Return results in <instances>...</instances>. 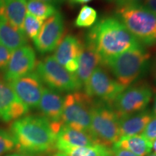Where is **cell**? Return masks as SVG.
Returning a JSON list of instances; mask_svg holds the SVG:
<instances>
[{
  "label": "cell",
  "instance_id": "ab89813d",
  "mask_svg": "<svg viewBox=\"0 0 156 156\" xmlns=\"http://www.w3.org/2000/svg\"><path fill=\"white\" fill-rule=\"evenodd\" d=\"M113 156H114V155H113Z\"/></svg>",
  "mask_w": 156,
  "mask_h": 156
},
{
  "label": "cell",
  "instance_id": "9a60e30c",
  "mask_svg": "<svg viewBox=\"0 0 156 156\" xmlns=\"http://www.w3.org/2000/svg\"><path fill=\"white\" fill-rule=\"evenodd\" d=\"M95 145L88 132L79 131L63 125L56 136L55 148L57 152H63L73 147H85Z\"/></svg>",
  "mask_w": 156,
  "mask_h": 156
},
{
  "label": "cell",
  "instance_id": "9c48e42d",
  "mask_svg": "<svg viewBox=\"0 0 156 156\" xmlns=\"http://www.w3.org/2000/svg\"><path fill=\"white\" fill-rule=\"evenodd\" d=\"M84 92L92 98L113 104L117 96L125 90L101 67L95 69L84 86Z\"/></svg>",
  "mask_w": 156,
  "mask_h": 156
},
{
  "label": "cell",
  "instance_id": "ffe728a7",
  "mask_svg": "<svg viewBox=\"0 0 156 156\" xmlns=\"http://www.w3.org/2000/svg\"><path fill=\"white\" fill-rule=\"evenodd\" d=\"M0 43L12 51L28 44L23 31L19 30L0 17Z\"/></svg>",
  "mask_w": 156,
  "mask_h": 156
},
{
  "label": "cell",
  "instance_id": "2e32d148",
  "mask_svg": "<svg viewBox=\"0 0 156 156\" xmlns=\"http://www.w3.org/2000/svg\"><path fill=\"white\" fill-rule=\"evenodd\" d=\"M64 98L57 91L44 87L38 107L49 123H62Z\"/></svg>",
  "mask_w": 156,
  "mask_h": 156
},
{
  "label": "cell",
  "instance_id": "d590c367",
  "mask_svg": "<svg viewBox=\"0 0 156 156\" xmlns=\"http://www.w3.org/2000/svg\"><path fill=\"white\" fill-rule=\"evenodd\" d=\"M8 156H30V155H20V154H12V155H9ZM39 156H44V155H39Z\"/></svg>",
  "mask_w": 156,
  "mask_h": 156
},
{
  "label": "cell",
  "instance_id": "30bf717a",
  "mask_svg": "<svg viewBox=\"0 0 156 156\" xmlns=\"http://www.w3.org/2000/svg\"><path fill=\"white\" fill-rule=\"evenodd\" d=\"M64 20L63 15L57 11L46 20L40 32L34 41L35 47L40 54L53 51L63 38Z\"/></svg>",
  "mask_w": 156,
  "mask_h": 156
},
{
  "label": "cell",
  "instance_id": "6da1fadb",
  "mask_svg": "<svg viewBox=\"0 0 156 156\" xmlns=\"http://www.w3.org/2000/svg\"><path fill=\"white\" fill-rule=\"evenodd\" d=\"M85 43L100 56L102 65L109 58L141 44L116 17H103L95 23L87 31Z\"/></svg>",
  "mask_w": 156,
  "mask_h": 156
},
{
  "label": "cell",
  "instance_id": "8992f818",
  "mask_svg": "<svg viewBox=\"0 0 156 156\" xmlns=\"http://www.w3.org/2000/svg\"><path fill=\"white\" fill-rule=\"evenodd\" d=\"M94 99L80 90L64 98L62 122L79 131L88 132L91 123V109Z\"/></svg>",
  "mask_w": 156,
  "mask_h": 156
},
{
  "label": "cell",
  "instance_id": "4316f807",
  "mask_svg": "<svg viewBox=\"0 0 156 156\" xmlns=\"http://www.w3.org/2000/svg\"><path fill=\"white\" fill-rule=\"evenodd\" d=\"M12 51L0 43V70H4L7 67Z\"/></svg>",
  "mask_w": 156,
  "mask_h": 156
},
{
  "label": "cell",
  "instance_id": "8d00e7d4",
  "mask_svg": "<svg viewBox=\"0 0 156 156\" xmlns=\"http://www.w3.org/2000/svg\"><path fill=\"white\" fill-rule=\"evenodd\" d=\"M154 74H155V77L156 80V58H155V66H154Z\"/></svg>",
  "mask_w": 156,
  "mask_h": 156
},
{
  "label": "cell",
  "instance_id": "44dd1931",
  "mask_svg": "<svg viewBox=\"0 0 156 156\" xmlns=\"http://www.w3.org/2000/svg\"><path fill=\"white\" fill-rule=\"evenodd\" d=\"M113 147L127 150L139 156H146L153 149V144L143 135L123 136Z\"/></svg>",
  "mask_w": 156,
  "mask_h": 156
},
{
  "label": "cell",
  "instance_id": "1f68e13d",
  "mask_svg": "<svg viewBox=\"0 0 156 156\" xmlns=\"http://www.w3.org/2000/svg\"><path fill=\"white\" fill-rule=\"evenodd\" d=\"M92 0H69V3L72 5H81V4H85L89 2Z\"/></svg>",
  "mask_w": 156,
  "mask_h": 156
},
{
  "label": "cell",
  "instance_id": "f546056e",
  "mask_svg": "<svg viewBox=\"0 0 156 156\" xmlns=\"http://www.w3.org/2000/svg\"><path fill=\"white\" fill-rule=\"evenodd\" d=\"M112 151L114 156H139L132 153L131 151L117 147H113Z\"/></svg>",
  "mask_w": 156,
  "mask_h": 156
},
{
  "label": "cell",
  "instance_id": "484cf974",
  "mask_svg": "<svg viewBox=\"0 0 156 156\" xmlns=\"http://www.w3.org/2000/svg\"><path fill=\"white\" fill-rule=\"evenodd\" d=\"M15 140L11 132L0 129V155L15 148Z\"/></svg>",
  "mask_w": 156,
  "mask_h": 156
},
{
  "label": "cell",
  "instance_id": "ac0fdd59",
  "mask_svg": "<svg viewBox=\"0 0 156 156\" xmlns=\"http://www.w3.org/2000/svg\"><path fill=\"white\" fill-rule=\"evenodd\" d=\"M27 0H0V17L17 30L23 31Z\"/></svg>",
  "mask_w": 156,
  "mask_h": 156
},
{
  "label": "cell",
  "instance_id": "5bb4252c",
  "mask_svg": "<svg viewBox=\"0 0 156 156\" xmlns=\"http://www.w3.org/2000/svg\"><path fill=\"white\" fill-rule=\"evenodd\" d=\"M83 47V43L73 35L62 38L56 48L54 57L68 72L75 74L79 66V57Z\"/></svg>",
  "mask_w": 156,
  "mask_h": 156
},
{
  "label": "cell",
  "instance_id": "f1b7e54d",
  "mask_svg": "<svg viewBox=\"0 0 156 156\" xmlns=\"http://www.w3.org/2000/svg\"><path fill=\"white\" fill-rule=\"evenodd\" d=\"M145 0H116L117 7H125V6L143 5Z\"/></svg>",
  "mask_w": 156,
  "mask_h": 156
},
{
  "label": "cell",
  "instance_id": "603a6c76",
  "mask_svg": "<svg viewBox=\"0 0 156 156\" xmlns=\"http://www.w3.org/2000/svg\"><path fill=\"white\" fill-rule=\"evenodd\" d=\"M63 153L67 156H113L112 148L101 145L69 147Z\"/></svg>",
  "mask_w": 156,
  "mask_h": 156
},
{
  "label": "cell",
  "instance_id": "e0dca14e",
  "mask_svg": "<svg viewBox=\"0 0 156 156\" xmlns=\"http://www.w3.org/2000/svg\"><path fill=\"white\" fill-rule=\"evenodd\" d=\"M101 65H102V60L100 56L92 46L84 43L79 57V66L75 74L81 88L85 86L93 72Z\"/></svg>",
  "mask_w": 156,
  "mask_h": 156
},
{
  "label": "cell",
  "instance_id": "277c9868",
  "mask_svg": "<svg viewBox=\"0 0 156 156\" xmlns=\"http://www.w3.org/2000/svg\"><path fill=\"white\" fill-rule=\"evenodd\" d=\"M89 134L95 145L110 147L119 141L122 136L119 117L112 105L95 100L91 109V123Z\"/></svg>",
  "mask_w": 156,
  "mask_h": 156
},
{
  "label": "cell",
  "instance_id": "74e56055",
  "mask_svg": "<svg viewBox=\"0 0 156 156\" xmlns=\"http://www.w3.org/2000/svg\"><path fill=\"white\" fill-rule=\"evenodd\" d=\"M146 156H156V153H149L148 155Z\"/></svg>",
  "mask_w": 156,
  "mask_h": 156
},
{
  "label": "cell",
  "instance_id": "7c38bea8",
  "mask_svg": "<svg viewBox=\"0 0 156 156\" xmlns=\"http://www.w3.org/2000/svg\"><path fill=\"white\" fill-rule=\"evenodd\" d=\"M36 66L35 51L30 46L25 45L13 51L7 67L3 70V79L9 83L33 72Z\"/></svg>",
  "mask_w": 156,
  "mask_h": 156
},
{
  "label": "cell",
  "instance_id": "7a4b0ae2",
  "mask_svg": "<svg viewBox=\"0 0 156 156\" xmlns=\"http://www.w3.org/2000/svg\"><path fill=\"white\" fill-rule=\"evenodd\" d=\"M10 132L14 136L15 149L21 153L39 154L56 151V134L44 116H28L15 120Z\"/></svg>",
  "mask_w": 156,
  "mask_h": 156
},
{
  "label": "cell",
  "instance_id": "d6986e66",
  "mask_svg": "<svg viewBox=\"0 0 156 156\" xmlns=\"http://www.w3.org/2000/svg\"><path fill=\"white\" fill-rule=\"evenodd\" d=\"M154 117L153 113L148 110L123 116L119 118L121 136L137 135L142 133L148 123Z\"/></svg>",
  "mask_w": 156,
  "mask_h": 156
},
{
  "label": "cell",
  "instance_id": "3957f363",
  "mask_svg": "<svg viewBox=\"0 0 156 156\" xmlns=\"http://www.w3.org/2000/svg\"><path fill=\"white\" fill-rule=\"evenodd\" d=\"M151 55L143 45L132 47L103 64L124 88L136 83L147 73Z\"/></svg>",
  "mask_w": 156,
  "mask_h": 156
},
{
  "label": "cell",
  "instance_id": "d4e9b609",
  "mask_svg": "<svg viewBox=\"0 0 156 156\" xmlns=\"http://www.w3.org/2000/svg\"><path fill=\"white\" fill-rule=\"evenodd\" d=\"M44 21L37 18L27 12L24 23H23V32L28 38L34 41L40 32Z\"/></svg>",
  "mask_w": 156,
  "mask_h": 156
},
{
  "label": "cell",
  "instance_id": "5b68a950",
  "mask_svg": "<svg viewBox=\"0 0 156 156\" xmlns=\"http://www.w3.org/2000/svg\"><path fill=\"white\" fill-rule=\"evenodd\" d=\"M116 17L143 46L156 44V14L143 5L117 7Z\"/></svg>",
  "mask_w": 156,
  "mask_h": 156
},
{
  "label": "cell",
  "instance_id": "f35d334b",
  "mask_svg": "<svg viewBox=\"0 0 156 156\" xmlns=\"http://www.w3.org/2000/svg\"><path fill=\"white\" fill-rule=\"evenodd\" d=\"M58 1H59L60 3H62V2H64L67 1V0H58Z\"/></svg>",
  "mask_w": 156,
  "mask_h": 156
},
{
  "label": "cell",
  "instance_id": "ba28073f",
  "mask_svg": "<svg viewBox=\"0 0 156 156\" xmlns=\"http://www.w3.org/2000/svg\"><path fill=\"white\" fill-rule=\"evenodd\" d=\"M153 95L152 87L147 83L133 84L117 96L113 103L119 117L145 110Z\"/></svg>",
  "mask_w": 156,
  "mask_h": 156
},
{
  "label": "cell",
  "instance_id": "8fae6325",
  "mask_svg": "<svg viewBox=\"0 0 156 156\" xmlns=\"http://www.w3.org/2000/svg\"><path fill=\"white\" fill-rule=\"evenodd\" d=\"M8 83L20 100L28 108L38 107L44 87L36 72H31Z\"/></svg>",
  "mask_w": 156,
  "mask_h": 156
},
{
  "label": "cell",
  "instance_id": "cb8c5ba5",
  "mask_svg": "<svg viewBox=\"0 0 156 156\" xmlns=\"http://www.w3.org/2000/svg\"><path fill=\"white\" fill-rule=\"evenodd\" d=\"M97 12L90 6L85 5L82 7L75 21V26L78 28H89L96 23Z\"/></svg>",
  "mask_w": 156,
  "mask_h": 156
},
{
  "label": "cell",
  "instance_id": "e575fe53",
  "mask_svg": "<svg viewBox=\"0 0 156 156\" xmlns=\"http://www.w3.org/2000/svg\"><path fill=\"white\" fill-rule=\"evenodd\" d=\"M153 116L156 117V95L155 97V100H154V105H153Z\"/></svg>",
  "mask_w": 156,
  "mask_h": 156
},
{
  "label": "cell",
  "instance_id": "836d02e7",
  "mask_svg": "<svg viewBox=\"0 0 156 156\" xmlns=\"http://www.w3.org/2000/svg\"><path fill=\"white\" fill-rule=\"evenodd\" d=\"M50 156H67L65 153H61V152H56L55 153H52Z\"/></svg>",
  "mask_w": 156,
  "mask_h": 156
},
{
  "label": "cell",
  "instance_id": "4fadbf2b",
  "mask_svg": "<svg viewBox=\"0 0 156 156\" xmlns=\"http://www.w3.org/2000/svg\"><path fill=\"white\" fill-rule=\"evenodd\" d=\"M28 109L9 83L0 77V119L5 122L17 120L26 114Z\"/></svg>",
  "mask_w": 156,
  "mask_h": 156
},
{
  "label": "cell",
  "instance_id": "52a82bcc",
  "mask_svg": "<svg viewBox=\"0 0 156 156\" xmlns=\"http://www.w3.org/2000/svg\"><path fill=\"white\" fill-rule=\"evenodd\" d=\"M36 73L48 88L57 92H75L82 89L75 75L69 73L53 56L39 61L36 66Z\"/></svg>",
  "mask_w": 156,
  "mask_h": 156
},
{
  "label": "cell",
  "instance_id": "7402d4cb",
  "mask_svg": "<svg viewBox=\"0 0 156 156\" xmlns=\"http://www.w3.org/2000/svg\"><path fill=\"white\" fill-rule=\"evenodd\" d=\"M56 6L40 0H27V12L37 18L45 20L57 12Z\"/></svg>",
  "mask_w": 156,
  "mask_h": 156
},
{
  "label": "cell",
  "instance_id": "83f0119b",
  "mask_svg": "<svg viewBox=\"0 0 156 156\" xmlns=\"http://www.w3.org/2000/svg\"><path fill=\"white\" fill-rule=\"evenodd\" d=\"M142 135L151 142L156 139V117L154 116L151 122L148 123L144 132H142Z\"/></svg>",
  "mask_w": 156,
  "mask_h": 156
},
{
  "label": "cell",
  "instance_id": "d6a6232c",
  "mask_svg": "<svg viewBox=\"0 0 156 156\" xmlns=\"http://www.w3.org/2000/svg\"><path fill=\"white\" fill-rule=\"evenodd\" d=\"M40 1H43V2H45L51 4V5H55V6H57L58 4H60L58 0H40Z\"/></svg>",
  "mask_w": 156,
  "mask_h": 156
},
{
  "label": "cell",
  "instance_id": "4dcf8cb0",
  "mask_svg": "<svg viewBox=\"0 0 156 156\" xmlns=\"http://www.w3.org/2000/svg\"><path fill=\"white\" fill-rule=\"evenodd\" d=\"M143 6L156 14V0H145Z\"/></svg>",
  "mask_w": 156,
  "mask_h": 156
}]
</instances>
